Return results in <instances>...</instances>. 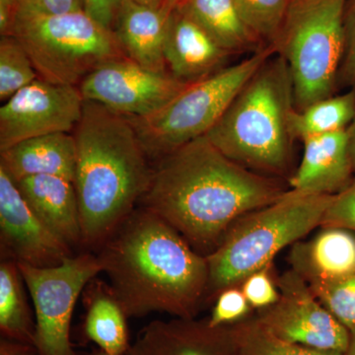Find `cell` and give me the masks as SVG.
Listing matches in <instances>:
<instances>
[{
    "mask_svg": "<svg viewBox=\"0 0 355 355\" xmlns=\"http://www.w3.org/2000/svg\"><path fill=\"white\" fill-rule=\"evenodd\" d=\"M293 103L286 60L270 57L205 137L237 164L254 172L279 174L291 157Z\"/></svg>",
    "mask_w": 355,
    "mask_h": 355,
    "instance_id": "277c9868",
    "label": "cell"
},
{
    "mask_svg": "<svg viewBox=\"0 0 355 355\" xmlns=\"http://www.w3.org/2000/svg\"><path fill=\"white\" fill-rule=\"evenodd\" d=\"M84 355H110L108 354H106V352H103V350L100 349H93L92 352H88V354H84Z\"/></svg>",
    "mask_w": 355,
    "mask_h": 355,
    "instance_id": "60d3db41",
    "label": "cell"
},
{
    "mask_svg": "<svg viewBox=\"0 0 355 355\" xmlns=\"http://www.w3.org/2000/svg\"><path fill=\"white\" fill-rule=\"evenodd\" d=\"M248 27L259 40L275 43L286 19L291 0H234Z\"/></svg>",
    "mask_w": 355,
    "mask_h": 355,
    "instance_id": "4316f807",
    "label": "cell"
},
{
    "mask_svg": "<svg viewBox=\"0 0 355 355\" xmlns=\"http://www.w3.org/2000/svg\"><path fill=\"white\" fill-rule=\"evenodd\" d=\"M171 12L166 6L154 8L121 0L114 33L123 55L146 69L168 71L164 43Z\"/></svg>",
    "mask_w": 355,
    "mask_h": 355,
    "instance_id": "e0dca14e",
    "label": "cell"
},
{
    "mask_svg": "<svg viewBox=\"0 0 355 355\" xmlns=\"http://www.w3.org/2000/svg\"><path fill=\"white\" fill-rule=\"evenodd\" d=\"M179 1L180 0H166L164 6L167 7L170 10H173Z\"/></svg>",
    "mask_w": 355,
    "mask_h": 355,
    "instance_id": "ab89813d",
    "label": "cell"
},
{
    "mask_svg": "<svg viewBox=\"0 0 355 355\" xmlns=\"http://www.w3.org/2000/svg\"><path fill=\"white\" fill-rule=\"evenodd\" d=\"M292 268L309 286L343 279L355 272V232L322 227L314 238L296 242L289 256Z\"/></svg>",
    "mask_w": 355,
    "mask_h": 355,
    "instance_id": "d6986e66",
    "label": "cell"
},
{
    "mask_svg": "<svg viewBox=\"0 0 355 355\" xmlns=\"http://www.w3.org/2000/svg\"><path fill=\"white\" fill-rule=\"evenodd\" d=\"M347 132H349L350 157H352V166L355 171V119L347 128Z\"/></svg>",
    "mask_w": 355,
    "mask_h": 355,
    "instance_id": "8d00e7d4",
    "label": "cell"
},
{
    "mask_svg": "<svg viewBox=\"0 0 355 355\" xmlns=\"http://www.w3.org/2000/svg\"><path fill=\"white\" fill-rule=\"evenodd\" d=\"M355 119V91L330 96L302 110H293L289 118L292 139L305 140L316 135L347 130Z\"/></svg>",
    "mask_w": 355,
    "mask_h": 355,
    "instance_id": "cb8c5ba5",
    "label": "cell"
},
{
    "mask_svg": "<svg viewBox=\"0 0 355 355\" xmlns=\"http://www.w3.org/2000/svg\"><path fill=\"white\" fill-rule=\"evenodd\" d=\"M343 25L345 51L340 70L343 79L355 86V0H345Z\"/></svg>",
    "mask_w": 355,
    "mask_h": 355,
    "instance_id": "1f68e13d",
    "label": "cell"
},
{
    "mask_svg": "<svg viewBox=\"0 0 355 355\" xmlns=\"http://www.w3.org/2000/svg\"><path fill=\"white\" fill-rule=\"evenodd\" d=\"M345 0L291 2L279 38L297 110L333 94L345 51Z\"/></svg>",
    "mask_w": 355,
    "mask_h": 355,
    "instance_id": "52a82bcc",
    "label": "cell"
},
{
    "mask_svg": "<svg viewBox=\"0 0 355 355\" xmlns=\"http://www.w3.org/2000/svg\"><path fill=\"white\" fill-rule=\"evenodd\" d=\"M84 9V0H19L18 10L62 14Z\"/></svg>",
    "mask_w": 355,
    "mask_h": 355,
    "instance_id": "d6a6232c",
    "label": "cell"
},
{
    "mask_svg": "<svg viewBox=\"0 0 355 355\" xmlns=\"http://www.w3.org/2000/svg\"><path fill=\"white\" fill-rule=\"evenodd\" d=\"M27 51L13 35L0 40V101L4 103L16 92L38 78Z\"/></svg>",
    "mask_w": 355,
    "mask_h": 355,
    "instance_id": "484cf974",
    "label": "cell"
},
{
    "mask_svg": "<svg viewBox=\"0 0 355 355\" xmlns=\"http://www.w3.org/2000/svg\"><path fill=\"white\" fill-rule=\"evenodd\" d=\"M97 254L128 318L195 319L207 297V258L144 207L133 210Z\"/></svg>",
    "mask_w": 355,
    "mask_h": 355,
    "instance_id": "7a4b0ae2",
    "label": "cell"
},
{
    "mask_svg": "<svg viewBox=\"0 0 355 355\" xmlns=\"http://www.w3.org/2000/svg\"><path fill=\"white\" fill-rule=\"evenodd\" d=\"M232 355H345L320 352L286 342L257 319L228 326Z\"/></svg>",
    "mask_w": 355,
    "mask_h": 355,
    "instance_id": "d4e9b609",
    "label": "cell"
},
{
    "mask_svg": "<svg viewBox=\"0 0 355 355\" xmlns=\"http://www.w3.org/2000/svg\"><path fill=\"white\" fill-rule=\"evenodd\" d=\"M15 183L46 227L71 248L83 245L80 214L73 182L62 177L38 175Z\"/></svg>",
    "mask_w": 355,
    "mask_h": 355,
    "instance_id": "ac0fdd59",
    "label": "cell"
},
{
    "mask_svg": "<svg viewBox=\"0 0 355 355\" xmlns=\"http://www.w3.org/2000/svg\"><path fill=\"white\" fill-rule=\"evenodd\" d=\"M18 266L34 306L39 355H78L70 340L71 320L79 296L103 272L98 254H73L51 268Z\"/></svg>",
    "mask_w": 355,
    "mask_h": 355,
    "instance_id": "9c48e42d",
    "label": "cell"
},
{
    "mask_svg": "<svg viewBox=\"0 0 355 355\" xmlns=\"http://www.w3.org/2000/svg\"><path fill=\"white\" fill-rule=\"evenodd\" d=\"M19 0H0V33L11 35Z\"/></svg>",
    "mask_w": 355,
    "mask_h": 355,
    "instance_id": "e575fe53",
    "label": "cell"
},
{
    "mask_svg": "<svg viewBox=\"0 0 355 355\" xmlns=\"http://www.w3.org/2000/svg\"><path fill=\"white\" fill-rule=\"evenodd\" d=\"M76 162V144L72 132L42 135L0 151V167L14 182L38 175L73 182Z\"/></svg>",
    "mask_w": 355,
    "mask_h": 355,
    "instance_id": "ffe728a7",
    "label": "cell"
},
{
    "mask_svg": "<svg viewBox=\"0 0 355 355\" xmlns=\"http://www.w3.org/2000/svg\"><path fill=\"white\" fill-rule=\"evenodd\" d=\"M306 1V0H291V2Z\"/></svg>",
    "mask_w": 355,
    "mask_h": 355,
    "instance_id": "b9f144b4",
    "label": "cell"
},
{
    "mask_svg": "<svg viewBox=\"0 0 355 355\" xmlns=\"http://www.w3.org/2000/svg\"><path fill=\"white\" fill-rule=\"evenodd\" d=\"M268 268L252 273L242 282L241 291L248 302L259 310L270 307L279 298V287L273 284Z\"/></svg>",
    "mask_w": 355,
    "mask_h": 355,
    "instance_id": "4dcf8cb0",
    "label": "cell"
},
{
    "mask_svg": "<svg viewBox=\"0 0 355 355\" xmlns=\"http://www.w3.org/2000/svg\"><path fill=\"white\" fill-rule=\"evenodd\" d=\"M232 55L260 40L248 27L234 0H180L176 6Z\"/></svg>",
    "mask_w": 355,
    "mask_h": 355,
    "instance_id": "7402d4cb",
    "label": "cell"
},
{
    "mask_svg": "<svg viewBox=\"0 0 355 355\" xmlns=\"http://www.w3.org/2000/svg\"><path fill=\"white\" fill-rule=\"evenodd\" d=\"M83 335L110 355H127L130 342L128 316L109 284L94 279L86 286Z\"/></svg>",
    "mask_w": 355,
    "mask_h": 355,
    "instance_id": "44dd1931",
    "label": "cell"
},
{
    "mask_svg": "<svg viewBox=\"0 0 355 355\" xmlns=\"http://www.w3.org/2000/svg\"><path fill=\"white\" fill-rule=\"evenodd\" d=\"M11 35L27 51L39 77L60 85L79 86L98 65L125 55L114 31L85 9L62 14L18 10Z\"/></svg>",
    "mask_w": 355,
    "mask_h": 355,
    "instance_id": "8992f818",
    "label": "cell"
},
{
    "mask_svg": "<svg viewBox=\"0 0 355 355\" xmlns=\"http://www.w3.org/2000/svg\"><path fill=\"white\" fill-rule=\"evenodd\" d=\"M309 286L318 300L350 333L355 330V272L334 282Z\"/></svg>",
    "mask_w": 355,
    "mask_h": 355,
    "instance_id": "83f0119b",
    "label": "cell"
},
{
    "mask_svg": "<svg viewBox=\"0 0 355 355\" xmlns=\"http://www.w3.org/2000/svg\"><path fill=\"white\" fill-rule=\"evenodd\" d=\"M127 355H232L228 326L207 320H155L142 328Z\"/></svg>",
    "mask_w": 355,
    "mask_h": 355,
    "instance_id": "9a60e30c",
    "label": "cell"
},
{
    "mask_svg": "<svg viewBox=\"0 0 355 355\" xmlns=\"http://www.w3.org/2000/svg\"><path fill=\"white\" fill-rule=\"evenodd\" d=\"M216 297L210 316L207 319L212 328L238 323L246 316L251 308L241 288L237 286L223 289Z\"/></svg>",
    "mask_w": 355,
    "mask_h": 355,
    "instance_id": "f1b7e54d",
    "label": "cell"
},
{
    "mask_svg": "<svg viewBox=\"0 0 355 355\" xmlns=\"http://www.w3.org/2000/svg\"><path fill=\"white\" fill-rule=\"evenodd\" d=\"M286 191L270 178L226 157L202 137L158 159L140 203L207 257L238 219Z\"/></svg>",
    "mask_w": 355,
    "mask_h": 355,
    "instance_id": "6da1fadb",
    "label": "cell"
},
{
    "mask_svg": "<svg viewBox=\"0 0 355 355\" xmlns=\"http://www.w3.org/2000/svg\"><path fill=\"white\" fill-rule=\"evenodd\" d=\"M186 86L169 71L146 69L123 55L98 65L78 87L86 101L139 119L162 109Z\"/></svg>",
    "mask_w": 355,
    "mask_h": 355,
    "instance_id": "30bf717a",
    "label": "cell"
},
{
    "mask_svg": "<svg viewBox=\"0 0 355 355\" xmlns=\"http://www.w3.org/2000/svg\"><path fill=\"white\" fill-rule=\"evenodd\" d=\"M0 355H39V354L33 345L1 338Z\"/></svg>",
    "mask_w": 355,
    "mask_h": 355,
    "instance_id": "d590c367",
    "label": "cell"
},
{
    "mask_svg": "<svg viewBox=\"0 0 355 355\" xmlns=\"http://www.w3.org/2000/svg\"><path fill=\"white\" fill-rule=\"evenodd\" d=\"M275 51V46H272L239 64L223 67L186 86L155 114L146 118L130 119L148 158L158 160L207 135Z\"/></svg>",
    "mask_w": 355,
    "mask_h": 355,
    "instance_id": "ba28073f",
    "label": "cell"
},
{
    "mask_svg": "<svg viewBox=\"0 0 355 355\" xmlns=\"http://www.w3.org/2000/svg\"><path fill=\"white\" fill-rule=\"evenodd\" d=\"M84 101L78 86L38 77L0 108V151L42 135L73 132L83 116Z\"/></svg>",
    "mask_w": 355,
    "mask_h": 355,
    "instance_id": "7c38bea8",
    "label": "cell"
},
{
    "mask_svg": "<svg viewBox=\"0 0 355 355\" xmlns=\"http://www.w3.org/2000/svg\"><path fill=\"white\" fill-rule=\"evenodd\" d=\"M121 0H84V9L100 24L114 30Z\"/></svg>",
    "mask_w": 355,
    "mask_h": 355,
    "instance_id": "836d02e7",
    "label": "cell"
},
{
    "mask_svg": "<svg viewBox=\"0 0 355 355\" xmlns=\"http://www.w3.org/2000/svg\"><path fill=\"white\" fill-rule=\"evenodd\" d=\"M321 227H340L355 232V179L345 190L334 195Z\"/></svg>",
    "mask_w": 355,
    "mask_h": 355,
    "instance_id": "f546056e",
    "label": "cell"
},
{
    "mask_svg": "<svg viewBox=\"0 0 355 355\" xmlns=\"http://www.w3.org/2000/svg\"><path fill=\"white\" fill-rule=\"evenodd\" d=\"M277 287V302L259 313V321L268 331L308 349L347 354L349 329L324 307L298 273L284 272Z\"/></svg>",
    "mask_w": 355,
    "mask_h": 355,
    "instance_id": "8fae6325",
    "label": "cell"
},
{
    "mask_svg": "<svg viewBox=\"0 0 355 355\" xmlns=\"http://www.w3.org/2000/svg\"><path fill=\"white\" fill-rule=\"evenodd\" d=\"M133 1L142 4V6L160 8V7L164 6L166 0H133Z\"/></svg>",
    "mask_w": 355,
    "mask_h": 355,
    "instance_id": "74e56055",
    "label": "cell"
},
{
    "mask_svg": "<svg viewBox=\"0 0 355 355\" xmlns=\"http://www.w3.org/2000/svg\"><path fill=\"white\" fill-rule=\"evenodd\" d=\"M0 240L2 260L36 268L60 265L72 248L46 227L29 207L12 178L0 167Z\"/></svg>",
    "mask_w": 355,
    "mask_h": 355,
    "instance_id": "4fadbf2b",
    "label": "cell"
},
{
    "mask_svg": "<svg viewBox=\"0 0 355 355\" xmlns=\"http://www.w3.org/2000/svg\"><path fill=\"white\" fill-rule=\"evenodd\" d=\"M345 355H355V330L350 333L349 347Z\"/></svg>",
    "mask_w": 355,
    "mask_h": 355,
    "instance_id": "f35d334b",
    "label": "cell"
},
{
    "mask_svg": "<svg viewBox=\"0 0 355 355\" xmlns=\"http://www.w3.org/2000/svg\"><path fill=\"white\" fill-rule=\"evenodd\" d=\"M231 53L181 9L175 7L168 21L164 58L168 71L190 85L223 69Z\"/></svg>",
    "mask_w": 355,
    "mask_h": 355,
    "instance_id": "5bb4252c",
    "label": "cell"
},
{
    "mask_svg": "<svg viewBox=\"0 0 355 355\" xmlns=\"http://www.w3.org/2000/svg\"><path fill=\"white\" fill-rule=\"evenodd\" d=\"M17 261L0 263V331L2 338L34 347L36 320L28 305Z\"/></svg>",
    "mask_w": 355,
    "mask_h": 355,
    "instance_id": "603a6c76",
    "label": "cell"
},
{
    "mask_svg": "<svg viewBox=\"0 0 355 355\" xmlns=\"http://www.w3.org/2000/svg\"><path fill=\"white\" fill-rule=\"evenodd\" d=\"M333 197L286 191L275 202L238 219L216 251L205 257L207 297L268 268L282 249L321 226Z\"/></svg>",
    "mask_w": 355,
    "mask_h": 355,
    "instance_id": "5b68a950",
    "label": "cell"
},
{
    "mask_svg": "<svg viewBox=\"0 0 355 355\" xmlns=\"http://www.w3.org/2000/svg\"><path fill=\"white\" fill-rule=\"evenodd\" d=\"M72 135L83 246L99 249L140 202L153 168L132 120L97 103L84 101Z\"/></svg>",
    "mask_w": 355,
    "mask_h": 355,
    "instance_id": "3957f363",
    "label": "cell"
},
{
    "mask_svg": "<svg viewBox=\"0 0 355 355\" xmlns=\"http://www.w3.org/2000/svg\"><path fill=\"white\" fill-rule=\"evenodd\" d=\"M303 144L302 160L289 181L292 190L334 196L352 183L354 170L347 128L309 137Z\"/></svg>",
    "mask_w": 355,
    "mask_h": 355,
    "instance_id": "2e32d148",
    "label": "cell"
}]
</instances>
